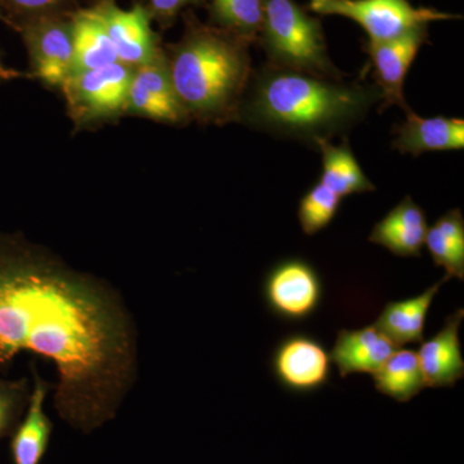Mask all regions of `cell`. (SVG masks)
Returning a JSON list of instances; mask_svg holds the SVG:
<instances>
[{
    "label": "cell",
    "mask_w": 464,
    "mask_h": 464,
    "mask_svg": "<svg viewBox=\"0 0 464 464\" xmlns=\"http://www.w3.org/2000/svg\"><path fill=\"white\" fill-rule=\"evenodd\" d=\"M23 353L53 362L54 408L84 433L111 420L136 382L137 333L119 293L0 234V373Z\"/></svg>",
    "instance_id": "obj_1"
},
{
    "label": "cell",
    "mask_w": 464,
    "mask_h": 464,
    "mask_svg": "<svg viewBox=\"0 0 464 464\" xmlns=\"http://www.w3.org/2000/svg\"><path fill=\"white\" fill-rule=\"evenodd\" d=\"M381 101L377 85L342 83L267 63L255 75L237 118L266 132L316 143L346 132Z\"/></svg>",
    "instance_id": "obj_2"
},
{
    "label": "cell",
    "mask_w": 464,
    "mask_h": 464,
    "mask_svg": "<svg viewBox=\"0 0 464 464\" xmlns=\"http://www.w3.org/2000/svg\"><path fill=\"white\" fill-rule=\"evenodd\" d=\"M167 61L188 115L203 121L237 116L252 74L248 43L218 27L192 23Z\"/></svg>",
    "instance_id": "obj_3"
},
{
    "label": "cell",
    "mask_w": 464,
    "mask_h": 464,
    "mask_svg": "<svg viewBox=\"0 0 464 464\" xmlns=\"http://www.w3.org/2000/svg\"><path fill=\"white\" fill-rule=\"evenodd\" d=\"M262 47L268 63L338 81L341 72L328 56L322 23L295 0H264Z\"/></svg>",
    "instance_id": "obj_4"
},
{
    "label": "cell",
    "mask_w": 464,
    "mask_h": 464,
    "mask_svg": "<svg viewBox=\"0 0 464 464\" xmlns=\"http://www.w3.org/2000/svg\"><path fill=\"white\" fill-rule=\"evenodd\" d=\"M308 8L323 16L355 21L371 42L389 41L433 21L458 18L435 8L414 7L408 0H310Z\"/></svg>",
    "instance_id": "obj_5"
},
{
    "label": "cell",
    "mask_w": 464,
    "mask_h": 464,
    "mask_svg": "<svg viewBox=\"0 0 464 464\" xmlns=\"http://www.w3.org/2000/svg\"><path fill=\"white\" fill-rule=\"evenodd\" d=\"M133 67L121 63L72 72L61 85L76 123H91L125 111Z\"/></svg>",
    "instance_id": "obj_6"
},
{
    "label": "cell",
    "mask_w": 464,
    "mask_h": 464,
    "mask_svg": "<svg viewBox=\"0 0 464 464\" xmlns=\"http://www.w3.org/2000/svg\"><path fill=\"white\" fill-rule=\"evenodd\" d=\"M29 51L34 74L45 84L60 87L74 66L72 18L48 14L17 27Z\"/></svg>",
    "instance_id": "obj_7"
},
{
    "label": "cell",
    "mask_w": 464,
    "mask_h": 464,
    "mask_svg": "<svg viewBox=\"0 0 464 464\" xmlns=\"http://www.w3.org/2000/svg\"><path fill=\"white\" fill-rule=\"evenodd\" d=\"M264 295L275 315L288 322H304L319 308L323 284L315 268L307 261L288 258L268 271Z\"/></svg>",
    "instance_id": "obj_8"
},
{
    "label": "cell",
    "mask_w": 464,
    "mask_h": 464,
    "mask_svg": "<svg viewBox=\"0 0 464 464\" xmlns=\"http://www.w3.org/2000/svg\"><path fill=\"white\" fill-rule=\"evenodd\" d=\"M427 27H415L389 41H368L366 53L371 57L383 109L391 105H398L404 111L409 109L404 97L405 79L418 52L429 39Z\"/></svg>",
    "instance_id": "obj_9"
},
{
    "label": "cell",
    "mask_w": 464,
    "mask_h": 464,
    "mask_svg": "<svg viewBox=\"0 0 464 464\" xmlns=\"http://www.w3.org/2000/svg\"><path fill=\"white\" fill-rule=\"evenodd\" d=\"M331 355L315 338L292 334L284 338L273 356L276 380L293 392L307 393L322 389L331 377Z\"/></svg>",
    "instance_id": "obj_10"
},
{
    "label": "cell",
    "mask_w": 464,
    "mask_h": 464,
    "mask_svg": "<svg viewBox=\"0 0 464 464\" xmlns=\"http://www.w3.org/2000/svg\"><path fill=\"white\" fill-rule=\"evenodd\" d=\"M94 9L114 45L119 63L136 69L160 53L148 8L134 5L130 9H121L112 2H103Z\"/></svg>",
    "instance_id": "obj_11"
},
{
    "label": "cell",
    "mask_w": 464,
    "mask_h": 464,
    "mask_svg": "<svg viewBox=\"0 0 464 464\" xmlns=\"http://www.w3.org/2000/svg\"><path fill=\"white\" fill-rule=\"evenodd\" d=\"M125 111L167 123H182L188 118V111L174 90L163 52L133 70Z\"/></svg>",
    "instance_id": "obj_12"
},
{
    "label": "cell",
    "mask_w": 464,
    "mask_h": 464,
    "mask_svg": "<svg viewBox=\"0 0 464 464\" xmlns=\"http://www.w3.org/2000/svg\"><path fill=\"white\" fill-rule=\"evenodd\" d=\"M463 317V308H459L453 315L447 317L438 334L422 342L417 355L426 387H454L464 377L459 341Z\"/></svg>",
    "instance_id": "obj_13"
},
{
    "label": "cell",
    "mask_w": 464,
    "mask_h": 464,
    "mask_svg": "<svg viewBox=\"0 0 464 464\" xmlns=\"http://www.w3.org/2000/svg\"><path fill=\"white\" fill-rule=\"evenodd\" d=\"M393 149L401 154L420 157L424 152L448 151L464 148V121L448 116L423 118L405 110V121L396 130Z\"/></svg>",
    "instance_id": "obj_14"
},
{
    "label": "cell",
    "mask_w": 464,
    "mask_h": 464,
    "mask_svg": "<svg viewBox=\"0 0 464 464\" xmlns=\"http://www.w3.org/2000/svg\"><path fill=\"white\" fill-rule=\"evenodd\" d=\"M400 347L375 325L357 331L342 329L331 353V360L342 378L350 374H374Z\"/></svg>",
    "instance_id": "obj_15"
},
{
    "label": "cell",
    "mask_w": 464,
    "mask_h": 464,
    "mask_svg": "<svg viewBox=\"0 0 464 464\" xmlns=\"http://www.w3.org/2000/svg\"><path fill=\"white\" fill-rule=\"evenodd\" d=\"M34 377L32 395L25 418L12 433L11 454L14 464H41L53 430V423L44 411V402L53 386L43 380L35 362L30 364Z\"/></svg>",
    "instance_id": "obj_16"
},
{
    "label": "cell",
    "mask_w": 464,
    "mask_h": 464,
    "mask_svg": "<svg viewBox=\"0 0 464 464\" xmlns=\"http://www.w3.org/2000/svg\"><path fill=\"white\" fill-rule=\"evenodd\" d=\"M427 230L426 213L408 195L375 224L369 241L399 257H420Z\"/></svg>",
    "instance_id": "obj_17"
},
{
    "label": "cell",
    "mask_w": 464,
    "mask_h": 464,
    "mask_svg": "<svg viewBox=\"0 0 464 464\" xmlns=\"http://www.w3.org/2000/svg\"><path fill=\"white\" fill-rule=\"evenodd\" d=\"M450 279L451 277L445 274L440 282L424 290L422 295L404 301L389 302L373 325L400 348L408 343H422L424 324L433 298L438 295L440 288Z\"/></svg>",
    "instance_id": "obj_18"
},
{
    "label": "cell",
    "mask_w": 464,
    "mask_h": 464,
    "mask_svg": "<svg viewBox=\"0 0 464 464\" xmlns=\"http://www.w3.org/2000/svg\"><path fill=\"white\" fill-rule=\"evenodd\" d=\"M315 145L322 152L323 159L319 182L337 197L343 199L350 195L375 190V186L360 167L347 140H343L341 145H333L331 140H319Z\"/></svg>",
    "instance_id": "obj_19"
},
{
    "label": "cell",
    "mask_w": 464,
    "mask_h": 464,
    "mask_svg": "<svg viewBox=\"0 0 464 464\" xmlns=\"http://www.w3.org/2000/svg\"><path fill=\"white\" fill-rule=\"evenodd\" d=\"M72 25L74 45L72 72L99 69L119 63L114 45L110 41L109 34L96 9L76 12L72 17Z\"/></svg>",
    "instance_id": "obj_20"
},
{
    "label": "cell",
    "mask_w": 464,
    "mask_h": 464,
    "mask_svg": "<svg viewBox=\"0 0 464 464\" xmlns=\"http://www.w3.org/2000/svg\"><path fill=\"white\" fill-rule=\"evenodd\" d=\"M424 244L433 264L444 267L449 276L464 279V218L459 208L440 217L427 230Z\"/></svg>",
    "instance_id": "obj_21"
},
{
    "label": "cell",
    "mask_w": 464,
    "mask_h": 464,
    "mask_svg": "<svg viewBox=\"0 0 464 464\" xmlns=\"http://www.w3.org/2000/svg\"><path fill=\"white\" fill-rule=\"evenodd\" d=\"M373 375L375 390L399 402L411 401L426 387L413 350L399 348Z\"/></svg>",
    "instance_id": "obj_22"
},
{
    "label": "cell",
    "mask_w": 464,
    "mask_h": 464,
    "mask_svg": "<svg viewBox=\"0 0 464 464\" xmlns=\"http://www.w3.org/2000/svg\"><path fill=\"white\" fill-rule=\"evenodd\" d=\"M210 17L218 29L249 44L264 25V0H212Z\"/></svg>",
    "instance_id": "obj_23"
},
{
    "label": "cell",
    "mask_w": 464,
    "mask_h": 464,
    "mask_svg": "<svg viewBox=\"0 0 464 464\" xmlns=\"http://www.w3.org/2000/svg\"><path fill=\"white\" fill-rule=\"evenodd\" d=\"M341 198L317 182L302 197L298 207V219L302 231L308 237L322 231L337 216Z\"/></svg>",
    "instance_id": "obj_24"
},
{
    "label": "cell",
    "mask_w": 464,
    "mask_h": 464,
    "mask_svg": "<svg viewBox=\"0 0 464 464\" xmlns=\"http://www.w3.org/2000/svg\"><path fill=\"white\" fill-rule=\"evenodd\" d=\"M30 395L32 390L26 377L5 380L0 375V441L16 430L29 405Z\"/></svg>",
    "instance_id": "obj_25"
},
{
    "label": "cell",
    "mask_w": 464,
    "mask_h": 464,
    "mask_svg": "<svg viewBox=\"0 0 464 464\" xmlns=\"http://www.w3.org/2000/svg\"><path fill=\"white\" fill-rule=\"evenodd\" d=\"M72 0H0V17L16 27L33 18L60 14Z\"/></svg>",
    "instance_id": "obj_26"
},
{
    "label": "cell",
    "mask_w": 464,
    "mask_h": 464,
    "mask_svg": "<svg viewBox=\"0 0 464 464\" xmlns=\"http://www.w3.org/2000/svg\"><path fill=\"white\" fill-rule=\"evenodd\" d=\"M150 14L163 23L172 21L183 8L201 5L206 0H149Z\"/></svg>",
    "instance_id": "obj_27"
},
{
    "label": "cell",
    "mask_w": 464,
    "mask_h": 464,
    "mask_svg": "<svg viewBox=\"0 0 464 464\" xmlns=\"http://www.w3.org/2000/svg\"><path fill=\"white\" fill-rule=\"evenodd\" d=\"M23 74H21L18 70L12 69L5 65V61L2 60V56H0V82H9L14 81V79L21 78Z\"/></svg>",
    "instance_id": "obj_28"
}]
</instances>
